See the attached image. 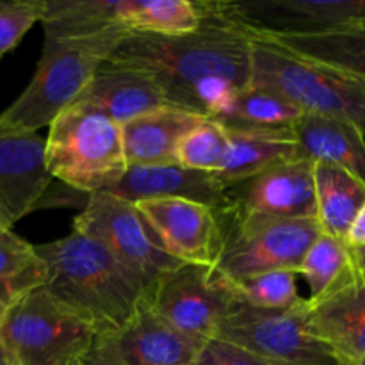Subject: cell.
Segmentation results:
<instances>
[{"label": "cell", "instance_id": "obj_1", "mask_svg": "<svg viewBox=\"0 0 365 365\" xmlns=\"http://www.w3.org/2000/svg\"><path fill=\"white\" fill-rule=\"evenodd\" d=\"M106 64L150 75L168 106L210 120L252 82V36L228 21L210 0V13L198 31L128 34Z\"/></svg>", "mask_w": 365, "mask_h": 365}, {"label": "cell", "instance_id": "obj_2", "mask_svg": "<svg viewBox=\"0 0 365 365\" xmlns=\"http://www.w3.org/2000/svg\"><path fill=\"white\" fill-rule=\"evenodd\" d=\"M34 250L46 269L43 289L91 324L96 335L120 331L145 305L141 280L95 239L71 230Z\"/></svg>", "mask_w": 365, "mask_h": 365}, {"label": "cell", "instance_id": "obj_3", "mask_svg": "<svg viewBox=\"0 0 365 365\" xmlns=\"http://www.w3.org/2000/svg\"><path fill=\"white\" fill-rule=\"evenodd\" d=\"M128 36L120 27L100 31H45L41 57L20 96L0 113V120L25 130L50 127L73 106L96 71Z\"/></svg>", "mask_w": 365, "mask_h": 365}, {"label": "cell", "instance_id": "obj_4", "mask_svg": "<svg viewBox=\"0 0 365 365\" xmlns=\"http://www.w3.org/2000/svg\"><path fill=\"white\" fill-rule=\"evenodd\" d=\"M45 164L52 178L73 191H110L128 168L120 125L89 103H73L50 123Z\"/></svg>", "mask_w": 365, "mask_h": 365}, {"label": "cell", "instance_id": "obj_5", "mask_svg": "<svg viewBox=\"0 0 365 365\" xmlns=\"http://www.w3.org/2000/svg\"><path fill=\"white\" fill-rule=\"evenodd\" d=\"M252 84L291 100L303 113L353 125L365 135V81L252 38Z\"/></svg>", "mask_w": 365, "mask_h": 365}, {"label": "cell", "instance_id": "obj_6", "mask_svg": "<svg viewBox=\"0 0 365 365\" xmlns=\"http://www.w3.org/2000/svg\"><path fill=\"white\" fill-rule=\"evenodd\" d=\"M95 339L91 324L43 287L14 302L0 323V342L14 365H82Z\"/></svg>", "mask_w": 365, "mask_h": 365}, {"label": "cell", "instance_id": "obj_7", "mask_svg": "<svg viewBox=\"0 0 365 365\" xmlns=\"http://www.w3.org/2000/svg\"><path fill=\"white\" fill-rule=\"evenodd\" d=\"M323 234L317 217H228L225 250L216 269L228 280L269 271L298 273L310 246Z\"/></svg>", "mask_w": 365, "mask_h": 365}, {"label": "cell", "instance_id": "obj_8", "mask_svg": "<svg viewBox=\"0 0 365 365\" xmlns=\"http://www.w3.org/2000/svg\"><path fill=\"white\" fill-rule=\"evenodd\" d=\"M214 337L241 346L269 365H342L334 349L309 330L305 299L278 310L237 302Z\"/></svg>", "mask_w": 365, "mask_h": 365}, {"label": "cell", "instance_id": "obj_9", "mask_svg": "<svg viewBox=\"0 0 365 365\" xmlns=\"http://www.w3.org/2000/svg\"><path fill=\"white\" fill-rule=\"evenodd\" d=\"M73 230L100 242L118 262L141 280L146 291L163 274L182 264L160 248L155 234L134 203L110 192L88 196L84 209L73 220Z\"/></svg>", "mask_w": 365, "mask_h": 365}, {"label": "cell", "instance_id": "obj_10", "mask_svg": "<svg viewBox=\"0 0 365 365\" xmlns=\"http://www.w3.org/2000/svg\"><path fill=\"white\" fill-rule=\"evenodd\" d=\"M230 280L216 267L180 264L146 291L145 303L182 335L209 341L237 303Z\"/></svg>", "mask_w": 365, "mask_h": 365}, {"label": "cell", "instance_id": "obj_11", "mask_svg": "<svg viewBox=\"0 0 365 365\" xmlns=\"http://www.w3.org/2000/svg\"><path fill=\"white\" fill-rule=\"evenodd\" d=\"M220 13L252 38L307 36L365 25V0H216Z\"/></svg>", "mask_w": 365, "mask_h": 365}, {"label": "cell", "instance_id": "obj_12", "mask_svg": "<svg viewBox=\"0 0 365 365\" xmlns=\"http://www.w3.org/2000/svg\"><path fill=\"white\" fill-rule=\"evenodd\" d=\"M155 234L160 248L182 264L216 267L227 239L228 217L189 200L164 198L134 203Z\"/></svg>", "mask_w": 365, "mask_h": 365}, {"label": "cell", "instance_id": "obj_13", "mask_svg": "<svg viewBox=\"0 0 365 365\" xmlns=\"http://www.w3.org/2000/svg\"><path fill=\"white\" fill-rule=\"evenodd\" d=\"M52 182L45 138L0 120V210L9 223L38 210Z\"/></svg>", "mask_w": 365, "mask_h": 365}, {"label": "cell", "instance_id": "obj_14", "mask_svg": "<svg viewBox=\"0 0 365 365\" xmlns=\"http://www.w3.org/2000/svg\"><path fill=\"white\" fill-rule=\"evenodd\" d=\"M235 214L269 217H316L314 163L296 159L269 168L230 189Z\"/></svg>", "mask_w": 365, "mask_h": 365}, {"label": "cell", "instance_id": "obj_15", "mask_svg": "<svg viewBox=\"0 0 365 365\" xmlns=\"http://www.w3.org/2000/svg\"><path fill=\"white\" fill-rule=\"evenodd\" d=\"M307 324L314 337L330 346L342 365L365 359V284L351 273L323 298L305 299Z\"/></svg>", "mask_w": 365, "mask_h": 365}, {"label": "cell", "instance_id": "obj_16", "mask_svg": "<svg viewBox=\"0 0 365 365\" xmlns=\"http://www.w3.org/2000/svg\"><path fill=\"white\" fill-rule=\"evenodd\" d=\"M106 192L130 203L143 202V200L177 198L203 203L227 216L235 212L230 189L223 187L214 173L189 170L180 164L128 166L123 178Z\"/></svg>", "mask_w": 365, "mask_h": 365}, {"label": "cell", "instance_id": "obj_17", "mask_svg": "<svg viewBox=\"0 0 365 365\" xmlns=\"http://www.w3.org/2000/svg\"><path fill=\"white\" fill-rule=\"evenodd\" d=\"M96 337L103 339L125 365H195L207 342L182 335L146 303L120 331Z\"/></svg>", "mask_w": 365, "mask_h": 365}, {"label": "cell", "instance_id": "obj_18", "mask_svg": "<svg viewBox=\"0 0 365 365\" xmlns=\"http://www.w3.org/2000/svg\"><path fill=\"white\" fill-rule=\"evenodd\" d=\"M209 13L210 0H91L95 20L116 25L128 34H191Z\"/></svg>", "mask_w": 365, "mask_h": 365}, {"label": "cell", "instance_id": "obj_19", "mask_svg": "<svg viewBox=\"0 0 365 365\" xmlns=\"http://www.w3.org/2000/svg\"><path fill=\"white\" fill-rule=\"evenodd\" d=\"M205 120L200 114L164 106L121 125V141L127 166L178 164L182 139Z\"/></svg>", "mask_w": 365, "mask_h": 365}, {"label": "cell", "instance_id": "obj_20", "mask_svg": "<svg viewBox=\"0 0 365 365\" xmlns=\"http://www.w3.org/2000/svg\"><path fill=\"white\" fill-rule=\"evenodd\" d=\"M77 102L96 107L120 127L141 114L168 106L159 84L150 75L110 64H103L96 71Z\"/></svg>", "mask_w": 365, "mask_h": 365}, {"label": "cell", "instance_id": "obj_21", "mask_svg": "<svg viewBox=\"0 0 365 365\" xmlns=\"http://www.w3.org/2000/svg\"><path fill=\"white\" fill-rule=\"evenodd\" d=\"M292 130L305 159L334 164L365 185V135L359 128L305 113Z\"/></svg>", "mask_w": 365, "mask_h": 365}, {"label": "cell", "instance_id": "obj_22", "mask_svg": "<svg viewBox=\"0 0 365 365\" xmlns=\"http://www.w3.org/2000/svg\"><path fill=\"white\" fill-rule=\"evenodd\" d=\"M227 132L230 139V153L225 166L214 173L217 182L227 189H232L278 164L305 159L296 143L294 130Z\"/></svg>", "mask_w": 365, "mask_h": 365}, {"label": "cell", "instance_id": "obj_23", "mask_svg": "<svg viewBox=\"0 0 365 365\" xmlns=\"http://www.w3.org/2000/svg\"><path fill=\"white\" fill-rule=\"evenodd\" d=\"M303 110L285 96L250 82L235 93L210 120L227 130H292Z\"/></svg>", "mask_w": 365, "mask_h": 365}, {"label": "cell", "instance_id": "obj_24", "mask_svg": "<svg viewBox=\"0 0 365 365\" xmlns=\"http://www.w3.org/2000/svg\"><path fill=\"white\" fill-rule=\"evenodd\" d=\"M316 217L323 234L344 241L349 227L365 205V185L348 171L328 163H314Z\"/></svg>", "mask_w": 365, "mask_h": 365}, {"label": "cell", "instance_id": "obj_25", "mask_svg": "<svg viewBox=\"0 0 365 365\" xmlns=\"http://www.w3.org/2000/svg\"><path fill=\"white\" fill-rule=\"evenodd\" d=\"M267 41L314 63L337 68L365 81V25L307 36H269Z\"/></svg>", "mask_w": 365, "mask_h": 365}, {"label": "cell", "instance_id": "obj_26", "mask_svg": "<svg viewBox=\"0 0 365 365\" xmlns=\"http://www.w3.org/2000/svg\"><path fill=\"white\" fill-rule=\"evenodd\" d=\"M351 250L344 245V241L321 234L307 252L298 271L310 287V296L307 299L316 302L327 296L351 273Z\"/></svg>", "mask_w": 365, "mask_h": 365}, {"label": "cell", "instance_id": "obj_27", "mask_svg": "<svg viewBox=\"0 0 365 365\" xmlns=\"http://www.w3.org/2000/svg\"><path fill=\"white\" fill-rule=\"evenodd\" d=\"M298 273L292 271H269L252 277L230 280L239 303L262 310L289 309L298 305L303 298L296 285Z\"/></svg>", "mask_w": 365, "mask_h": 365}, {"label": "cell", "instance_id": "obj_28", "mask_svg": "<svg viewBox=\"0 0 365 365\" xmlns=\"http://www.w3.org/2000/svg\"><path fill=\"white\" fill-rule=\"evenodd\" d=\"M230 153V139L223 125L214 120H203L192 128L178 146V164L189 170L217 173Z\"/></svg>", "mask_w": 365, "mask_h": 365}, {"label": "cell", "instance_id": "obj_29", "mask_svg": "<svg viewBox=\"0 0 365 365\" xmlns=\"http://www.w3.org/2000/svg\"><path fill=\"white\" fill-rule=\"evenodd\" d=\"M45 16V0L0 2V59L13 52L24 36Z\"/></svg>", "mask_w": 365, "mask_h": 365}, {"label": "cell", "instance_id": "obj_30", "mask_svg": "<svg viewBox=\"0 0 365 365\" xmlns=\"http://www.w3.org/2000/svg\"><path fill=\"white\" fill-rule=\"evenodd\" d=\"M41 262L34 245L21 239L11 228H0V278L14 277Z\"/></svg>", "mask_w": 365, "mask_h": 365}, {"label": "cell", "instance_id": "obj_31", "mask_svg": "<svg viewBox=\"0 0 365 365\" xmlns=\"http://www.w3.org/2000/svg\"><path fill=\"white\" fill-rule=\"evenodd\" d=\"M195 365H269L248 349L212 337L202 346Z\"/></svg>", "mask_w": 365, "mask_h": 365}, {"label": "cell", "instance_id": "obj_32", "mask_svg": "<svg viewBox=\"0 0 365 365\" xmlns=\"http://www.w3.org/2000/svg\"><path fill=\"white\" fill-rule=\"evenodd\" d=\"M45 278L46 269L43 262L31 267V269L24 271V273L14 274V277L0 278V309L7 310L14 302H18L21 296L34 291V289L43 287Z\"/></svg>", "mask_w": 365, "mask_h": 365}, {"label": "cell", "instance_id": "obj_33", "mask_svg": "<svg viewBox=\"0 0 365 365\" xmlns=\"http://www.w3.org/2000/svg\"><path fill=\"white\" fill-rule=\"evenodd\" d=\"M82 365H125L103 339L96 337L91 351L86 355Z\"/></svg>", "mask_w": 365, "mask_h": 365}, {"label": "cell", "instance_id": "obj_34", "mask_svg": "<svg viewBox=\"0 0 365 365\" xmlns=\"http://www.w3.org/2000/svg\"><path fill=\"white\" fill-rule=\"evenodd\" d=\"M344 245L349 250L365 248V205L356 214L355 220H353L351 227H349L348 234L344 237Z\"/></svg>", "mask_w": 365, "mask_h": 365}, {"label": "cell", "instance_id": "obj_35", "mask_svg": "<svg viewBox=\"0 0 365 365\" xmlns=\"http://www.w3.org/2000/svg\"><path fill=\"white\" fill-rule=\"evenodd\" d=\"M351 259H353V266H355L356 269V274H359L360 280L365 284V248L351 250Z\"/></svg>", "mask_w": 365, "mask_h": 365}, {"label": "cell", "instance_id": "obj_36", "mask_svg": "<svg viewBox=\"0 0 365 365\" xmlns=\"http://www.w3.org/2000/svg\"><path fill=\"white\" fill-rule=\"evenodd\" d=\"M0 365H14L13 359H11L9 353L6 351V348L2 346V342H0Z\"/></svg>", "mask_w": 365, "mask_h": 365}, {"label": "cell", "instance_id": "obj_37", "mask_svg": "<svg viewBox=\"0 0 365 365\" xmlns=\"http://www.w3.org/2000/svg\"><path fill=\"white\" fill-rule=\"evenodd\" d=\"M0 228H13V225L9 223V220H7L2 210H0Z\"/></svg>", "mask_w": 365, "mask_h": 365}, {"label": "cell", "instance_id": "obj_38", "mask_svg": "<svg viewBox=\"0 0 365 365\" xmlns=\"http://www.w3.org/2000/svg\"><path fill=\"white\" fill-rule=\"evenodd\" d=\"M4 314H6V310H2V309H0V323H2V317H4Z\"/></svg>", "mask_w": 365, "mask_h": 365}, {"label": "cell", "instance_id": "obj_39", "mask_svg": "<svg viewBox=\"0 0 365 365\" xmlns=\"http://www.w3.org/2000/svg\"><path fill=\"white\" fill-rule=\"evenodd\" d=\"M353 365H365V359H362V360H360V362H356V364H353Z\"/></svg>", "mask_w": 365, "mask_h": 365}]
</instances>
